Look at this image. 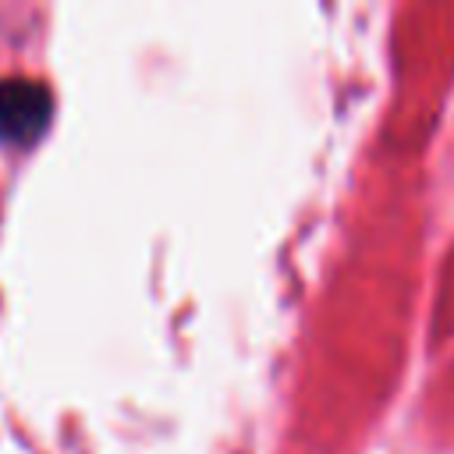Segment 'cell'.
Segmentation results:
<instances>
[{
  "label": "cell",
  "instance_id": "cell-1",
  "mask_svg": "<svg viewBox=\"0 0 454 454\" xmlns=\"http://www.w3.org/2000/svg\"><path fill=\"white\" fill-rule=\"evenodd\" d=\"M53 114V96L43 82L4 78L0 82V138L7 145H32Z\"/></svg>",
  "mask_w": 454,
  "mask_h": 454
}]
</instances>
